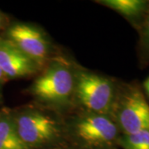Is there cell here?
<instances>
[{"instance_id":"cell-1","label":"cell","mask_w":149,"mask_h":149,"mask_svg":"<svg viewBox=\"0 0 149 149\" xmlns=\"http://www.w3.org/2000/svg\"><path fill=\"white\" fill-rule=\"evenodd\" d=\"M74 66L63 58L53 57L32 82L30 95L40 105L61 111L73 104Z\"/></svg>"},{"instance_id":"cell-2","label":"cell","mask_w":149,"mask_h":149,"mask_svg":"<svg viewBox=\"0 0 149 149\" xmlns=\"http://www.w3.org/2000/svg\"><path fill=\"white\" fill-rule=\"evenodd\" d=\"M12 113L17 132L29 148L56 147L65 137V121L55 110L28 105Z\"/></svg>"},{"instance_id":"cell-3","label":"cell","mask_w":149,"mask_h":149,"mask_svg":"<svg viewBox=\"0 0 149 149\" xmlns=\"http://www.w3.org/2000/svg\"><path fill=\"white\" fill-rule=\"evenodd\" d=\"M65 125V137L80 149L114 148L121 134L108 114L80 111Z\"/></svg>"},{"instance_id":"cell-4","label":"cell","mask_w":149,"mask_h":149,"mask_svg":"<svg viewBox=\"0 0 149 149\" xmlns=\"http://www.w3.org/2000/svg\"><path fill=\"white\" fill-rule=\"evenodd\" d=\"M73 104L80 111L111 116L118 94L115 83L109 77L74 67Z\"/></svg>"},{"instance_id":"cell-5","label":"cell","mask_w":149,"mask_h":149,"mask_svg":"<svg viewBox=\"0 0 149 149\" xmlns=\"http://www.w3.org/2000/svg\"><path fill=\"white\" fill-rule=\"evenodd\" d=\"M111 117L121 134L149 129V104L138 87L118 89Z\"/></svg>"},{"instance_id":"cell-6","label":"cell","mask_w":149,"mask_h":149,"mask_svg":"<svg viewBox=\"0 0 149 149\" xmlns=\"http://www.w3.org/2000/svg\"><path fill=\"white\" fill-rule=\"evenodd\" d=\"M43 69L53 58L52 46L42 29L26 22H17L8 28L6 37Z\"/></svg>"},{"instance_id":"cell-7","label":"cell","mask_w":149,"mask_h":149,"mask_svg":"<svg viewBox=\"0 0 149 149\" xmlns=\"http://www.w3.org/2000/svg\"><path fill=\"white\" fill-rule=\"evenodd\" d=\"M0 69L7 79L15 80L39 74L42 68L5 37H0Z\"/></svg>"},{"instance_id":"cell-8","label":"cell","mask_w":149,"mask_h":149,"mask_svg":"<svg viewBox=\"0 0 149 149\" xmlns=\"http://www.w3.org/2000/svg\"><path fill=\"white\" fill-rule=\"evenodd\" d=\"M96 3L117 12L135 24L143 22L149 6L146 0H98Z\"/></svg>"},{"instance_id":"cell-9","label":"cell","mask_w":149,"mask_h":149,"mask_svg":"<svg viewBox=\"0 0 149 149\" xmlns=\"http://www.w3.org/2000/svg\"><path fill=\"white\" fill-rule=\"evenodd\" d=\"M0 149H31L17 132L12 111H0Z\"/></svg>"},{"instance_id":"cell-10","label":"cell","mask_w":149,"mask_h":149,"mask_svg":"<svg viewBox=\"0 0 149 149\" xmlns=\"http://www.w3.org/2000/svg\"><path fill=\"white\" fill-rule=\"evenodd\" d=\"M117 144L123 149H149V129L120 134Z\"/></svg>"},{"instance_id":"cell-11","label":"cell","mask_w":149,"mask_h":149,"mask_svg":"<svg viewBox=\"0 0 149 149\" xmlns=\"http://www.w3.org/2000/svg\"><path fill=\"white\" fill-rule=\"evenodd\" d=\"M140 44L142 49L149 55V6L143 20L141 23Z\"/></svg>"},{"instance_id":"cell-12","label":"cell","mask_w":149,"mask_h":149,"mask_svg":"<svg viewBox=\"0 0 149 149\" xmlns=\"http://www.w3.org/2000/svg\"><path fill=\"white\" fill-rule=\"evenodd\" d=\"M8 79H7V77H6L4 74L3 73V71H2V70L0 69V85H2L3 84H4L5 82L8 81Z\"/></svg>"},{"instance_id":"cell-13","label":"cell","mask_w":149,"mask_h":149,"mask_svg":"<svg viewBox=\"0 0 149 149\" xmlns=\"http://www.w3.org/2000/svg\"><path fill=\"white\" fill-rule=\"evenodd\" d=\"M144 90L146 91V93L148 94V95L149 96V76L147 78V80L144 81L143 83Z\"/></svg>"},{"instance_id":"cell-14","label":"cell","mask_w":149,"mask_h":149,"mask_svg":"<svg viewBox=\"0 0 149 149\" xmlns=\"http://www.w3.org/2000/svg\"><path fill=\"white\" fill-rule=\"evenodd\" d=\"M3 18L2 14L0 13V28H1L2 26H3Z\"/></svg>"},{"instance_id":"cell-15","label":"cell","mask_w":149,"mask_h":149,"mask_svg":"<svg viewBox=\"0 0 149 149\" xmlns=\"http://www.w3.org/2000/svg\"><path fill=\"white\" fill-rule=\"evenodd\" d=\"M1 91H2V85H0V97H2V93H1Z\"/></svg>"},{"instance_id":"cell-16","label":"cell","mask_w":149,"mask_h":149,"mask_svg":"<svg viewBox=\"0 0 149 149\" xmlns=\"http://www.w3.org/2000/svg\"><path fill=\"white\" fill-rule=\"evenodd\" d=\"M61 149H70V148H61Z\"/></svg>"},{"instance_id":"cell-17","label":"cell","mask_w":149,"mask_h":149,"mask_svg":"<svg viewBox=\"0 0 149 149\" xmlns=\"http://www.w3.org/2000/svg\"><path fill=\"white\" fill-rule=\"evenodd\" d=\"M0 100H1V97H0Z\"/></svg>"},{"instance_id":"cell-18","label":"cell","mask_w":149,"mask_h":149,"mask_svg":"<svg viewBox=\"0 0 149 149\" xmlns=\"http://www.w3.org/2000/svg\"><path fill=\"white\" fill-rule=\"evenodd\" d=\"M113 149H115V148H113Z\"/></svg>"}]
</instances>
